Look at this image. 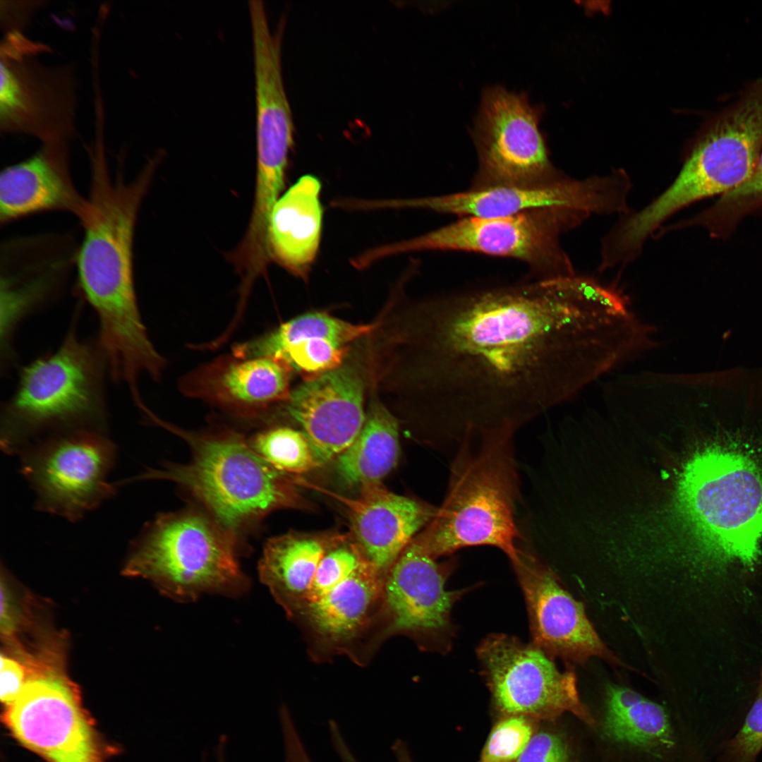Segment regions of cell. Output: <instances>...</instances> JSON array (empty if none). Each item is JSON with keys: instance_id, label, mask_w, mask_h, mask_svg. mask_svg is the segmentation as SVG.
I'll return each mask as SVG.
<instances>
[{"instance_id": "7a4b0ae2", "label": "cell", "mask_w": 762, "mask_h": 762, "mask_svg": "<svg viewBox=\"0 0 762 762\" xmlns=\"http://www.w3.org/2000/svg\"><path fill=\"white\" fill-rule=\"evenodd\" d=\"M667 468L653 519L660 551L694 567L752 568L761 555L762 467L734 447H701Z\"/></svg>"}, {"instance_id": "ffe728a7", "label": "cell", "mask_w": 762, "mask_h": 762, "mask_svg": "<svg viewBox=\"0 0 762 762\" xmlns=\"http://www.w3.org/2000/svg\"><path fill=\"white\" fill-rule=\"evenodd\" d=\"M78 244L66 234L18 236L3 242L1 267V346L30 312L54 297L75 267Z\"/></svg>"}, {"instance_id": "ac0fdd59", "label": "cell", "mask_w": 762, "mask_h": 762, "mask_svg": "<svg viewBox=\"0 0 762 762\" xmlns=\"http://www.w3.org/2000/svg\"><path fill=\"white\" fill-rule=\"evenodd\" d=\"M456 567L438 562L416 536L387 572L382 639L402 634L426 648L451 628V611L464 591L446 590Z\"/></svg>"}, {"instance_id": "d4e9b609", "label": "cell", "mask_w": 762, "mask_h": 762, "mask_svg": "<svg viewBox=\"0 0 762 762\" xmlns=\"http://www.w3.org/2000/svg\"><path fill=\"white\" fill-rule=\"evenodd\" d=\"M356 498L332 494L348 509L355 543L385 575L434 517L437 507L396 494L381 483L360 488Z\"/></svg>"}, {"instance_id": "484cf974", "label": "cell", "mask_w": 762, "mask_h": 762, "mask_svg": "<svg viewBox=\"0 0 762 762\" xmlns=\"http://www.w3.org/2000/svg\"><path fill=\"white\" fill-rule=\"evenodd\" d=\"M289 370L270 358L222 356L187 374L180 389L234 414L252 416L288 399Z\"/></svg>"}, {"instance_id": "603a6c76", "label": "cell", "mask_w": 762, "mask_h": 762, "mask_svg": "<svg viewBox=\"0 0 762 762\" xmlns=\"http://www.w3.org/2000/svg\"><path fill=\"white\" fill-rule=\"evenodd\" d=\"M68 143L41 144L30 157L2 169L1 225L46 212H68L78 220L84 215L87 199L74 183Z\"/></svg>"}, {"instance_id": "8992f818", "label": "cell", "mask_w": 762, "mask_h": 762, "mask_svg": "<svg viewBox=\"0 0 762 762\" xmlns=\"http://www.w3.org/2000/svg\"><path fill=\"white\" fill-rule=\"evenodd\" d=\"M105 366L99 346L72 328L56 351L23 368L1 411L2 450L19 454L38 440L74 430L106 433Z\"/></svg>"}, {"instance_id": "52a82bcc", "label": "cell", "mask_w": 762, "mask_h": 762, "mask_svg": "<svg viewBox=\"0 0 762 762\" xmlns=\"http://www.w3.org/2000/svg\"><path fill=\"white\" fill-rule=\"evenodd\" d=\"M385 576L355 543L339 539L326 551L288 615L303 629L315 661L346 655L364 665L371 658L379 648Z\"/></svg>"}, {"instance_id": "30bf717a", "label": "cell", "mask_w": 762, "mask_h": 762, "mask_svg": "<svg viewBox=\"0 0 762 762\" xmlns=\"http://www.w3.org/2000/svg\"><path fill=\"white\" fill-rule=\"evenodd\" d=\"M589 213L548 208L498 217H467L401 242L380 246V258L423 250H456L514 258L525 262L536 279L575 275L562 249L561 235Z\"/></svg>"}, {"instance_id": "cb8c5ba5", "label": "cell", "mask_w": 762, "mask_h": 762, "mask_svg": "<svg viewBox=\"0 0 762 762\" xmlns=\"http://www.w3.org/2000/svg\"><path fill=\"white\" fill-rule=\"evenodd\" d=\"M256 102L257 166L286 170L294 124L282 72L283 27L272 32L262 1L248 2Z\"/></svg>"}, {"instance_id": "7402d4cb", "label": "cell", "mask_w": 762, "mask_h": 762, "mask_svg": "<svg viewBox=\"0 0 762 762\" xmlns=\"http://www.w3.org/2000/svg\"><path fill=\"white\" fill-rule=\"evenodd\" d=\"M373 323L356 325L324 312L299 315L272 331L237 344L239 358H270L289 370L318 375L340 366L348 346L368 334Z\"/></svg>"}, {"instance_id": "4fadbf2b", "label": "cell", "mask_w": 762, "mask_h": 762, "mask_svg": "<svg viewBox=\"0 0 762 762\" xmlns=\"http://www.w3.org/2000/svg\"><path fill=\"white\" fill-rule=\"evenodd\" d=\"M61 656L47 651L34 658L6 722L18 739L50 762H102Z\"/></svg>"}, {"instance_id": "9a60e30c", "label": "cell", "mask_w": 762, "mask_h": 762, "mask_svg": "<svg viewBox=\"0 0 762 762\" xmlns=\"http://www.w3.org/2000/svg\"><path fill=\"white\" fill-rule=\"evenodd\" d=\"M586 706L584 762H706L665 705L628 687L607 684L599 703Z\"/></svg>"}, {"instance_id": "7c38bea8", "label": "cell", "mask_w": 762, "mask_h": 762, "mask_svg": "<svg viewBox=\"0 0 762 762\" xmlns=\"http://www.w3.org/2000/svg\"><path fill=\"white\" fill-rule=\"evenodd\" d=\"M116 447L106 433L79 430L50 435L19 454L20 472L36 494L35 508L71 521L116 493L108 481Z\"/></svg>"}, {"instance_id": "d590c367", "label": "cell", "mask_w": 762, "mask_h": 762, "mask_svg": "<svg viewBox=\"0 0 762 762\" xmlns=\"http://www.w3.org/2000/svg\"><path fill=\"white\" fill-rule=\"evenodd\" d=\"M1 5V24L6 33L22 32V28L29 21L32 13L39 7V1H2Z\"/></svg>"}, {"instance_id": "e575fe53", "label": "cell", "mask_w": 762, "mask_h": 762, "mask_svg": "<svg viewBox=\"0 0 762 762\" xmlns=\"http://www.w3.org/2000/svg\"><path fill=\"white\" fill-rule=\"evenodd\" d=\"M28 676V668L23 653L18 657L1 655V701L8 707L16 699Z\"/></svg>"}, {"instance_id": "3957f363", "label": "cell", "mask_w": 762, "mask_h": 762, "mask_svg": "<svg viewBox=\"0 0 762 762\" xmlns=\"http://www.w3.org/2000/svg\"><path fill=\"white\" fill-rule=\"evenodd\" d=\"M88 157L87 208L79 219L83 236L75 267L78 289L97 316L99 343L111 351H129L147 338L136 298L133 244L157 159L131 179L119 164L113 174L101 135L88 148Z\"/></svg>"}, {"instance_id": "8fae6325", "label": "cell", "mask_w": 762, "mask_h": 762, "mask_svg": "<svg viewBox=\"0 0 762 762\" xmlns=\"http://www.w3.org/2000/svg\"><path fill=\"white\" fill-rule=\"evenodd\" d=\"M48 51L22 32L1 44L0 130L35 138L41 144L68 142L76 134L77 83L68 64L48 65Z\"/></svg>"}, {"instance_id": "5b68a950", "label": "cell", "mask_w": 762, "mask_h": 762, "mask_svg": "<svg viewBox=\"0 0 762 762\" xmlns=\"http://www.w3.org/2000/svg\"><path fill=\"white\" fill-rule=\"evenodd\" d=\"M155 423L188 443L190 459L148 469L131 480H164L177 484L237 542L243 531L270 512L304 507L296 480L265 462L242 435L231 431H186L160 418Z\"/></svg>"}, {"instance_id": "4dcf8cb0", "label": "cell", "mask_w": 762, "mask_h": 762, "mask_svg": "<svg viewBox=\"0 0 762 762\" xmlns=\"http://www.w3.org/2000/svg\"><path fill=\"white\" fill-rule=\"evenodd\" d=\"M249 443L265 462L288 476L310 471L322 461L305 433L289 427L265 430Z\"/></svg>"}, {"instance_id": "1f68e13d", "label": "cell", "mask_w": 762, "mask_h": 762, "mask_svg": "<svg viewBox=\"0 0 762 762\" xmlns=\"http://www.w3.org/2000/svg\"><path fill=\"white\" fill-rule=\"evenodd\" d=\"M505 717L492 730L480 762H514L536 733L532 718L523 715Z\"/></svg>"}, {"instance_id": "6da1fadb", "label": "cell", "mask_w": 762, "mask_h": 762, "mask_svg": "<svg viewBox=\"0 0 762 762\" xmlns=\"http://www.w3.org/2000/svg\"><path fill=\"white\" fill-rule=\"evenodd\" d=\"M377 333L380 388L439 446L517 433L615 367L620 334L601 289L576 275L409 301Z\"/></svg>"}, {"instance_id": "f546056e", "label": "cell", "mask_w": 762, "mask_h": 762, "mask_svg": "<svg viewBox=\"0 0 762 762\" xmlns=\"http://www.w3.org/2000/svg\"><path fill=\"white\" fill-rule=\"evenodd\" d=\"M762 208V151L749 178L734 190L720 196L710 207L687 219L682 228L700 226L711 237L725 238L746 216Z\"/></svg>"}, {"instance_id": "5bb4252c", "label": "cell", "mask_w": 762, "mask_h": 762, "mask_svg": "<svg viewBox=\"0 0 762 762\" xmlns=\"http://www.w3.org/2000/svg\"><path fill=\"white\" fill-rule=\"evenodd\" d=\"M476 651L493 703L504 715L554 722L570 715L592 724L574 670H560L553 658L533 643L492 634Z\"/></svg>"}, {"instance_id": "9c48e42d", "label": "cell", "mask_w": 762, "mask_h": 762, "mask_svg": "<svg viewBox=\"0 0 762 762\" xmlns=\"http://www.w3.org/2000/svg\"><path fill=\"white\" fill-rule=\"evenodd\" d=\"M761 151L762 77L706 121L677 178L641 210V222L658 229L682 208L734 190L751 175Z\"/></svg>"}, {"instance_id": "8d00e7d4", "label": "cell", "mask_w": 762, "mask_h": 762, "mask_svg": "<svg viewBox=\"0 0 762 762\" xmlns=\"http://www.w3.org/2000/svg\"><path fill=\"white\" fill-rule=\"evenodd\" d=\"M285 762H311L303 746L294 723L286 722L282 726Z\"/></svg>"}, {"instance_id": "277c9868", "label": "cell", "mask_w": 762, "mask_h": 762, "mask_svg": "<svg viewBox=\"0 0 762 762\" xmlns=\"http://www.w3.org/2000/svg\"><path fill=\"white\" fill-rule=\"evenodd\" d=\"M516 434L485 433L464 439L455 449L442 502L416 536L435 559L480 545L498 548L511 563L518 559L522 476Z\"/></svg>"}, {"instance_id": "44dd1931", "label": "cell", "mask_w": 762, "mask_h": 762, "mask_svg": "<svg viewBox=\"0 0 762 762\" xmlns=\"http://www.w3.org/2000/svg\"><path fill=\"white\" fill-rule=\"evenodd\" d=\"M366 389L363 361L346 358L340 366L311 377L290 392L287 411L322 461L337 457L358 435L365 420Z\"/></svg>"}, {"instance_id": "d6986e66", "label": "cell", "mask_w": 762, "mask_h": 762, "mask_svg": "<svg viewBox=\"0 0 762 762\" xmlns=\"http://www.w3.org/2000/svg\"><path fill=\"white\" fill-rule=\"evenodd\" d=\"M512 565L524 595L533 645L552 658L575 663L591 657L617 661L588 619L583 604L563 588L548 564L522 546Z\"/></svg>"}, {"instance_id": "836d02e7", "label": "cell", "mask_w": 762, "mask_h": 762, "mask_svg": "<svg viewBox=\"0 0 762 762\" xmlns=\"http://www.w3.org/2000/svg\"><path fill=\"white\" fill-rule=\"evenodd\" d=\"M762 751V670L755 697L737 732L721 749L716 762H756Z\"/></svg>"}, {"instance_id": "e0dca14e", "label": "cell", "mask_w": 762, "mask_h": 762, "mask_svg": "<svg viewBox=\"0 0 762 762\" xmlns=\"http://www.w3.org/2000/svg\"><path fill=\"white\" fill-rule=\"evenodd\" d=\"M630 185L622 171L576 180L562 175L535 186H503L439 196L392 199L390 208L423 209L461 217H498L548 209L569 208L590 214L624 213Z\"/></svg>"}, {"instance_id": "83f0119b", "label": "cell", "mask_w": 762, "mask_h": 762, "mask_svg": "<svg viewBox=\"0 0 762 762\" xmlns=\"http://www.w3.org/2000/svg\"><path fill=\"white\" fill-rule=\"evenodd\" d=\"M399 454V421L383 402L372 395L361 430L337 456L338 473L351 486L381 483L395 467Z\"/></svg>"}, {"instance_id": "4316f807", "label": "cell", "mask_w": 762, "mask_h": 762, "mask_svg": "<svg viewBox=\"0 0 762 762\" xmlns=\"http://www.w3.org/2000/svg\"><path fill=\"white\" fill-rule=\"evenodd\" d=\"M321 183L315 176L301 177L275 203L269 222L272 260L303 280L315 261L321 236Z\"/></svg>"}, {"instance_id": "ba28073f", "label": "cell", "mask_w": 762, "mask_h": 762, "mask_svg": "<svg viewBox=\"0 0 762 762\" xmlns=\"http://www.w3.org/2000/svg\"><path fill=\"white\" fill-rule=\"evenodd\" d=\"M236 547V540L202 514H162L133 542L127 571L151 579L179 600L203 593L238 594L248 583Z\"/></svg>"}, {"instance_id": "d6a6232c", "label": "cell", "mask_w": 762, "mask_h": 762, "mask_svg": "<svg viewBox=\"0 0 762 762\" xmlns=\"http://www.w3.org/2000/svg\"><path fill=\"white\" fill-rule=\"evenodd\" d=\"M582 740L578 720L575 733L560 727L537 731L514 762H581Z\"/></svg>"}, {"instance_id": "74e56055", "label": "cell", "mask_w": 762, "mask_h": 762, "mask_svg": "<svg viewBox=\"0 0 762 762\" xmlns=\"http://www.w3.org/2000/svg\"><path fill=\"white\" fill-rule=\"evenodd\" d=\"M219 762H224V760H221V761L219 760Z\"/></svg>"}, {"instance_id": "2e32d148", "label": "cell", "mask_w": 762, "mask_h": 762, "mask_svg": "<svg viewBox=\"0 0 762 762\" xmlns=\"http://www.w3.org/2000/svg\"><path fill=\"white\" fill-rule=\"evenodd\" d=\"M541 114L524 92L484 90L473 132L478 167L471 188L535 186L562 176L539 128Z\"/></svg>"}, {"instance_id": "f1b7e54d", "label": "cell", "mask_w": 762, "mask_h": 762, "mask_svg": "<svg viewBox=\"0 0 762 762\" xmlns=\"http://www.w3.org/2000/svg\"><path fill=\"white\" fill-rule=\"evenodd\" d=\"M338 540L290 532L266 543L259 564L260 576L285 612L304 578Z\"/></svg>"}]
</instances>
